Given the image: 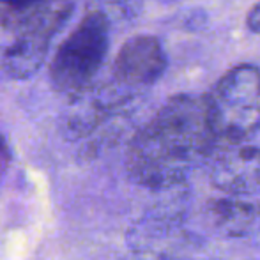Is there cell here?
<instances>
[{
    "label": "cell",
    "mask_w": 260,
    "mask_h": 260,
    "mask_svg": "<svg viewBox=\"0 0 260 260\" xmlns=\"http://www.w3.org/2000/svg\"><path fill=\"white\" fill-rule=\"evenodd\" d=\"M75 0H32L13 7L7 25L13 39L0 52V71L9 80H27L43 68L53 36L68 23Z\"/></svg>",
    "instance_id": "cell-1"
},
{
    "label": "cell",
    "mask_w": 260,
    "mask_h": 260,
    "mask_svg": "<svg viewBox=\"0 0 260 260\" xmlns=\"http://www.w3.org/2000/svg\"><path fill=\"white\" fill-rule=\"evenodd\" d=\"M144 129L165 152L189 168L206 161L219 147L206 98L186 94L170 98Z\"/></svg>",
    "instance_id": "cell-2"
},
{
    "label": "cell",
    "mask_w": 260,
    "mask_h": 260,
    "mask_svg": "<svg viewBox=\"0 0 260 260\" xmlns=\"http://www.w3.org/2000/svg\"><path fill=\"white\" fill-rule=\"evenodd\" d=\"M212 129L219 144H243L260 129V69L232 68L206 96Z\"/></svg>",
    "instance_id": "cell-3"
},
{
    "label": "cell",
    "mask_w": 260,
    "mask_h": 260,
    "mask_svg": "<svg viewBox=\"0 0 260 260\" xmlns=\"http://www.w3.org/2000/svg\"><path fill=\"white\" fill-rule=\"evenodd\" d=\"M110 27L112 21L90 7L60 43L48 69L50 83L57 92L75 96L94 83L110 48Z\"/></svg>",
    "instance_id": "cell-4"
},
{
    "label": "cell",
    "mask_w": 260,
    "mask_h": 260,
    "mask_svg": "<svg viewBox=\"0 0 260 260\" xmlns=\"http://www.w3.org/2000/svg\"><path fill=\"white\" fill-rule=\"evenodd\" d=\"M69 98L71 103L62 117V131L71 140H82L96 133L129 103L133 89L115 80L103 85L90 83L87 89Z\"/></svg>",
    "instance_id": "cell-5"
},
{
    "label": "cell",
    "mask_w": 260,
    "mask_h": 260,
    "mask_svg": "<svg viewBox=\"0 0 260 260\" xmlns=\"http://www.w3.org/2000/svg\"><path fill=\"white\" fill-rule=\"evenodd\" d=\"M211 157L209 179L218 191L237 199L260 195V147L226 144Z\"/></svg>",
    "instance_id": "cell-6"
},
{
    "label": "cell",
    "mask_w": 260,
    "mask_h": 260,
    "mask_svg": "<svg viewBox=\"0 0 260 260\" xmlns=\"http://www.w3.org/2000/svg\"><path fill=\"white\" fill-rule=\"evenodd\" d=\"M167 53L154 36H135L120 46L113 62L115 80L129 89L149 87L163 76Z\"/></svg>",
    "instance_id": "cell-7"
},
{
    "label": "cell",
    "mask_w": 260,
    "mask_h": 260,
    "mask_svg": "<svg viewBox=\"0 0 260 260\" xmlns=\"http://www.w3.org/2000/svg\"><path fill=\"white\" fill-rule=\"evenodd\" d=\"M212 226L229 237H248L260 234V202H248L237 197L214 199L206 206Z\"/></svg>",
    "instance_id": "cell-8"
},
{
    "label": "cell",
    "mask_w": 260,
    "mask_h": 260,
    "mask_svg": "<svg viewBox=\"0 0 260 260\" xmlns=\"http://www.w3.org/2000/svg\"><path fill=\"white\" fill-rule=\"evenodd\" d=\"M246 25H248V28H250L251 32H255V34H260V0H258L257 4H255L253 7H251L250 13H248Z\"/></svg>",
    "instance_id": "cell-9"
}]
</instances>
